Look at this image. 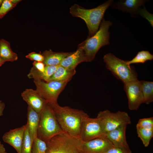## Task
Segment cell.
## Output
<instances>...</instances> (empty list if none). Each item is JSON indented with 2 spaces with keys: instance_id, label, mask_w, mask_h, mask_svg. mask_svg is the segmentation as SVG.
Returning <instances> with one entry per match:
<instances>
[{
  "instance_id": "cell-1",
  "label": "cell",
  "mask_w": 153,
  "mask_h": 153,
  "mask_svg": "<svg viewBox=\"0 0 153 153\" xmlns=\"http://www.w3.org/2000/svg\"><path fill=\"white\" fill-rule=\"evenodd\" d=\"M52 109L63 131L79 137L82 124L88 115L82 110L59 105Z\"/></svg>"
},
{
  "instance_id": "cell-27",
  "label": "cell",
  "mask_w": 153,
  "mask_h": 153,
  "mask_svg": "<svg viewBox=\"0 0 153 153\" xmlns=\"http://www.w3.org/2000/svg\"><path fill=\"white\" fill-rule=\"evenodd\" d=\"M16 6L12 3L10 0H3L0 6V18H3L5 15Z\"/></svg>"
},
{
  "instance_id": "cell-24",
  "label": "cell",
  "mask_w": 153,
  "mask_h": 153,
  "mask_svg": "<svg viewBox=\"0 0 153 153\" xmlns=\"http://www.w3.org/2000/svg\"><path fill=\"white\" fill-rule=\"evenodd\" d=\"M153 59V55L148 51L142 50L139 52L131 60H127V63L129 65L134 63H143L147 61L152 60Z\"/></svg>"
},
{
  "instance_id": "cell-2",
  "label": "cell",
  "mask_w": 153,
  "mask_h": 153,
  "mask_svg": "<svg viewBox=\"0 0 153 153\" xmlns=\"http://www.w3.org/2000/svg\"><path fill=\"white\" fill-rule=\"evenodd\" d=\"M112 24V22L105 20L103 18L99 28L95 33L91 37H88L86 39L78 44V48L83 52L86 62L93 61L99 50L102 46L110 44L109 29Z\"/></svg>"
},
{
  "instance_id": "cell-37",
  "label": "cell",
  "mask_w": 153,
  "mask_h": 153,
  "mask_svg": "<svg viewBox=\"0 0 153 153\" xmlns=\"http://www.w3.org/2000/svg\"><path fill=\"white\" fill-rule=\"evenodd\" d=\"M3 1V0H0V6L1 5Z\"/></svg>"
},
{
  "instance_id": "cell-28",
  "label": "cell",
  "mask_w": 153,
  "mask_h": 153,
  "mask_svg": "<svg viewBox=\"0 0 153 153\" xmlns=\"http://www.w3.org/2000/svg\"><path fill=\"white\" fill-rule=\"evenodd\" d=\"M136 126L144 129L153 130V117H152L140 119Z\"/></svg>"
},
{
  "instance_id": "cell-35",
  "label": "cell",
  "mask_w": 153,
  "mask_h": 153,
  "mask_svg": "<svg viewBox=\"0 0 153 153\" xmlns=\"http://www.w3.org/2000/svg\"><path fill=\"white\" fill-rule=\"evenodd\" d=\"M11 2L13 4L16 5L21 0H10Z\"/></svg>"
},
{
  "instance_id": "cell-16",
  "label": "cell",
  "mask_w": 153,
  "mask_h": 153,
  "mask_svg": "<svg viewBox=\"0 0 153 153\" xmlns=\"http://www.w3.org/2000/svg\"><path fill=\"white\" fill-rule=\"evenodd\" d=\"M86 61L84 53L80 48H78L76 50L64 59L60 65L70 70L75 69L79 63Z\"/></svg>"
},
{
  "instance_id": "cell-6",
  "label": "cell",
  "mask_w": 153,
  "mask_h": 153,
  "mask_svg": "<svg viewBox=\"0 0 153 153\" xmlns=\"http://www.w3.org/2000/svg\"><path fill=\"white\" fill-rule=\"evenodd\" d=\"M63 131L53 109L47 104L40 114L37 138L46 143Z\"/></svg>"
},
{
  "instance_id": "cell-8",
  "label": "cell",
  "mask_w": 153,
  "mask_h": 153,
  "mask_svg": "<svg viewBox=\"0 0 153 153\" xmlns=\"http://www.w3.org/2000/svg\"><path fill=\"white\" fill-rule=\"evenodd\" d=\"M97 117L101 120L105 135L108 132L118 127L131 123L130 117L128 113L123 111L113 112L106 110L100 111Z\"/></svg>"
},
{
  "instance_id": "cell-5",
  "label": "cell",
  "mask_w": 153,
  "mask_h": 153,
  "mask_svg": "<svg viewBox=\"0 0 153 153\" xmlns=\"http://www.w3.org/2000/svg\"><path fill=\"white\" fill-rule=\"evenodd\" d=\"M103 58L106 68L123 83L138 80L134 67L128 65L127 60L120 59L112 53L106 54Z\"/></svg>"
},
{
  "instance_id": "cell-20",
  "label": "cell",
  "mask_w": 153,
  "mask_h": 153,
  "mask_svg": "<svg viewBox=\"0 0 153 153\" xmlns=\"http://www.w3.org/2000/svg\"><path fill=\"white\" fill-rule=\"evenodd\" d=\"M76 73L75 69L70 70L59 65L47 82L52 81H69Z\"/></svg>"
},
{
  "instance_id": "cell-23",
  "label": "cell",
  "mask_w": 153,
  "mask_h": 153,
  "mask_svg": "<svg viewBox=\"0 0 153 153\" xmlns=\"http://www.w3.org/2000/svg\"><path fill=\"white\" fill-rule=\"evenodd\" d=\"M136 130L138 137L142 141L145 147H148L153 137V130L143 128L136 126Z\"/></svg>"
},
{
  "instance_id": "cell-34",
  "label": "cell",
  "mask_w": 153,
  "mask_h": 153,
  "mask_svg": "<svg viewBox=\"0 0 153 153\" xmlns=\"http://www.w3.org/2000/svg\"><path fill=\"white\" fill-rule=\"evenodd\" d=\"M0 153H7L4 145L0 141Z\"/></svg>"
},
{
  "instance_id": "cell-15",
  "label": "cell",
  "mask_w": 153,
  "mask_h": 153,
  "mask_svg": "<svg viewBox=\"0 0 153 153\" xmlns=\"http://www.w3.org/2000/svg\"><path fill=\"white\" fill-rule=\"evenodd\" d=\"M147 1L144 0H121L113 3L112 7L123 12L129 13L132 15L137 14L139 8L144 6Z\"/></svg>"
},
{
  "instance_id": "cell-22",
  "label": "cell",
  "mask_w": 153,
  "mask_h": 153,
  "mask_svg": "<svg viewBox=\"0 0 153 153\" xmlns=\"http://www.w3.org/2000/svg\"><path fill=\"white\" fill-rule=\"evenodd\" d=\"M58 65H45V69L42 73H35L31 76L34 79H40L47 82L54 74Z\"/></svg>"
},
{
  "instance_id": "cell-10",
  "label": "cell",
  "mask_w": 153,
  "mask_h": 153,
  "mask_svg": "<svg viewBox=\"0 0 153 153\" xmlns=\"http://www.w3.org/2000/svg\"><path fill=\"white\" fill-rule=\"evenodd\" d=\"M123 84L124 89L128 99L129 109L132 110H137L143 103L140 81L138 80Z\"/></svg>"
},
{
  "instance_id": "cell-25",
  "label": "cell",
  "mask_w": 153,
  "mask_h": 153,
  "mask_svg": "<svg viewBox=\"0 0 153 153\" xmlns=\"http://www.w3.org/2000/svg\"><path fill=\"white\" fill-rule=\"evenodd\" d=\"M33 143L26 126L22 146L21 153H31Z\"/></svg>"
},
{
  "instance_id": "cell-11",
  "label": "cell",
  "mask_w": 153,
  "mask_h": 153,
  "mask_svg": "<svg viewBox=\"0 0 153 153\" xmlns=\"http://www.w3.org/2000/svg\"><path fill=\"white\" fill-rule=\"evenodd\" d=\"M113 146L105 137H98L87 141H82V153H105Z\"/></svg>"
},
{
  "instance_id": "cell-12",
  "label": "cell",
  "mask_w": 153,
  "mask_h": 153,
  "mask_svg": "<svg viewBox=\"0 0 153 153\" xmlns=\"http://www.w3.org/2000/svg\"><path fill=\"white\" fill-rule=\"evenodd\" d=\"M23 99L28 106L40 114L47 104L44 99L36 90L26 89L21 94Z\"/></svg>"
},
{
  "instance_id": "cell-39",
  "label": "cell",
  "mask_w": 153,
  "mask_h": 153,
  "mask_svg": "<svg viewBox=\"0 0 153 153\" xmlns=\"http://www.w3.org/2000/svg\"></svg>"
},
{
  "instance_id": "cell-36",
  "label": "cell",
  "mask_w": 153,
  "mask_h": 153,
  "mask_svg": "<svg viewBox=\"0 0 153 153\" xmlns=\"http://www.w3.org/2000/svg\"><path fill=\"white\" fill-rule=\"evenodd\" d=\"M5 62L1 58L0 56V67L3 65Z\"/></svg>"
},
{
  "instance_id": "cell-9",
  "label": "cell",
  "mask_w": 153,
  "mask_h": 153,
  "mask_svg": "<svg viewBox=\"0 0 153 153\" xmlns=\"http://www.w3.org/2000/svg\"><path fill=\"white\" fill-rule=\"evenodd\" d=\"M105 137L103 126L99 118L88 116L82 124L79 137L83 141H88L96 138Z\"/></svg>"
},
{
  "instance_id": "cell-13",
  "label": "cell",
  "mask_w": 153,
  "mask_h": 153,
  "mask_svg": "<svg viewBox=\"0 0 153 153\" xmlns=\"http://www.w3.org/2000/svg\"><path fill=\"white\" fill-rule=\"evenodd\" d=\"M26 128V124L20 127L10 129L5 133L2 136L3 141L13 147L17 153H21L22 146Z\"/></svg>"
},
{
  "instance_id": "cell-19",
  "label": "cell",
  "mask_w": 153,
  "mask_h": 153,
  "mask_svg": "<svg viewBox=\"0 0 153 153\" xmlns=\"http://www.w3.org/2000/svg\"><path fill=\"white\" fill-rule=\"evenodd\" d=\"M0 56L5 62H13L18 59L17 54L12 50L9 42L3 39L0 40Z\"/></svg>"
},
{
  "instance_id": "cell-33",
  "label": "cell",
  "mask_w": 153,
  "mask_h": 153,
  "mask_svg": "<svg viewBox=\"0 0 153 153\" xmlns=\"http://www.w3.org/2000/svg\"><path fill=\"white\" fill-rule=\"evenodd\" d=\"M5 107V103L2 101L0 102V117L3 115V112Z\"/></svg>"
},
{
  "instance_id": "cell-3",
  "label": "cell",
  "mask_w": 153,
  "mask_h": 153,
  "mask_svg": "<svg viewBox=\"0 0 153 153\" xmlns=\"http://www.w3.org/2000/svg\"><path fill=\"white\" fill-rule=\"evenodd\" d=\"M109 0L98 7L86 9L75 4L70 8V12L73 17H78L86 23L88 30V36L91 37L98 30L105 12L113 3Z\"/></svg>"
},
{
  "instance_id": "cell-7",
  "label": "cell",
  "mask_w": 153,
  "mask_h": 153,
  "mask_svg": "<svg viewBox=\"0 0 153 153\" xmlns=\"http://www.w3.org/2000/svg\"><path fill=\"white\" fill-rule=\"evenodd\" d=\"M69 81L46 82L34 79L36 90L52 109L59 104L57 99L59 95Z\"/></svg>"
},
{
  "instance_id": "cell-4",
  "label": "cell",
  "mask_w": 153,
  "mask_h": 153,
  "mask_svg": "<svg viewBox=\"0 0 153 153\" xmlns=\"http://www.w3.org/2000/svg\"><path fill=\"white\" fill-rule=\"evenodd\" d=\"M82 142L80 137L63 131L46 143L45 153H82Z\"/></svg>"
},
{
  "instance_id": "cell-17",
  "label": "cell",
  "mask_w": 153,
  "mask_h": 153,
  "mask_svg": "<svg viewBox=\"0 0 153 153\" xmlns=\"http://www.w3.org/2000/svg\"><path fill=\"white\" fill-rule=\"evenodd\" d=\"M40 114L31 107L28 106L27 122L26 124L32 142L37 138V131Z\"/></svg>"
},
{
  "instance_id": "cell-31",
  "label": "cell",
  "mask_w": 153,
  "mask_h": 153,
  "mask_svg": "<svg viewBox=\"0 0 153 153\" xmlns=\"http://www.w3.org/2000/svg\"><path fill=\"white\" fill-rule=\"evenodd\" d=\"M34 71L37 73H42L45 69V65L42 62L34 61L33 63Z\"/></svg>"
},
{
  "instance_id": "cell-29",
  "label": "cell",
  "mask_w": 153,
  "mask_h": 153,
  "mask_svg": "<svg viewBox=\"0 0 153 153\" xmlns=\"http://www.w3.org/2000/svg\"><path fill=\"white\" fill-rule=\"evenodd\" d=\"M137 14L140 15L143 17L147 20L151 26L153 27V14L148 12L145 7H144L143 8H139L137 11Z\"/></svg>"
},
{
  "instance_id": "cell-21",
  "label": "cell",
  "mask_w": 153,
  "mask_h": 153,
  "mask_svg": "<svg viewBox=\"0 0 153 153\" xmlns=\"http://www.w3.org/2000/svg\"><path fill=\"white\" fill-rule=\"evenodd\" d=\"M143 103L148 105L153 101V82L140 80Z\"/></svg>"
},
{
  "instance_id": "cell-14",
  "label": "cell",
  "mask_w": 153,
  "mask_h": 153,
  "mask_svg": "<svg viewBox=\"0 0 153 153\" xmlns=\"http://www.w3.org/2000/svg\"><path fill=\"white\" fill-rule=\"evenodd\" d=\"M127 125H124L110 131L106 134L105 137L113 146L122 149L130 150L126 138Z\"/></svg>"
},
{
  "instance_id": "cell-32",
  "label": "cell",
  "mask_w": 153,
  "mask_h": 153,
  "mask_svg": "<svg viewBox=\"0 0 153 153\" xmlns=\"http://www.w3.org/2000/svg\"><path fill=\"white\" fill-rule=\"evenodd\" d=\"M105 153H132V152L130 149H124L113 146Z\"/></svg>"
},
{
  "instance_id": "cell-30",
  "label": "cell",
  "mask_w": 153,
  "mask_h": 153,
  "mask_svg": "<svg viewBox=\"0 0 153 153\" xmlns=\"http://www.w3.org/2000/svg\"><path fill=\"white\" fill-rule=\"evenodd\" d=\"M26 58L37 62H43L44 57L42 54L32 52L25 56Z\"/></svg>"
},
{
  "instance_id": "cell-18",
  "label": "cell",
  "mask_w": 153,
  "mask_h": 153,
  "mask_svg": "<svg viewBox=\"0 0 153 153\" xmlns=\"http://www.w3.org/2000/svg\"><path fill=\"white\" fill-rule=\"evenodd\" d=\"M72 52H57L46 50L42 54L44 57L42 62L45 65H59L62 60Z\"/></svg>"
},
{
  "instance_id": "cell-38",
  "label": "cell",
  "mask_w": 153,
  "mask_h": 153,
  "mask_svg": "<svg viewBox=\"0 0 153 153\" xmlns=\"http://www.w3.org/2000/svg\"><path fill=\"white\" fill-rule=\"evenodd\" d=\"M1 101H2L0 100V102H1Z\"/></svg>"
},
{
  "instance_id": "cell-26",
  "label": "cell",
  "mask_w": 153,
  "mask_h": 153,
  "mask_svg": "<svg viewBox=\"0 0 153 153\" xmlns=\"http://www.w3.org/2000/svg\"><path fill=\"white\" fill-rule=\"evenodd\" d=\"M46 148V143L37 138L33 141L31 153H45Z\"/></svg>"
}]
</instances>
